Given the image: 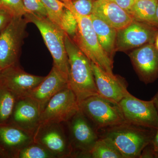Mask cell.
<instances>
[{
  "label": "cell",
  "mask_w": 158,
  "mask_h": 158,
  "mask_svg": "<svg viewBox=\"0 0 158 158\" xmlns=\"http://www.w3.org/2000/svg\"><path fill=\"white\" fill-rule=\"evenodd\" d=\"M65 44L69 65V87L79 104L89 97L98 95L91 61L65 33Z\"/></svg>",
  "instance_id": "1"
},
{
  "label": "cell",
  "mask_w": 158,
  "mask_h": 158,
  "mask_svg": "<svg viewBox=\"0 0 158 158\" xmlns=\"http://www.w3.org/2000/svg\"><path fill=\"white\" fill-rule=\"evenodd\" d=\"M99 131H102L98 133L99 137L112 141L123 158H140L144 148L152 142L156 129L125 122Z\"/></svg>",
  "instance_id": "2"
},
{
  "label": "cell",
  "mask_w": 158,
  "mask_h": 158,
  "mask_svg": "<svg viewBox=\"0 0 158 158\" xmlns=\"http://www.w3.org/2000/svg\"><path fill=\"white\" fill-rule=\"evenodd\" d=\"M24 17L28 23H33L37 27L53 59V66L68 80L69 65L65 47V32L48 17L30 13H27Z\"/></svg>",
  "instance_id": "3"
},
{
  "label": "cell",
  "mask_w": 158,
  "mask_h": 158,
  "mask_svg": "<svg viewBox=\"0 0 158 158\" xmlns=\"http://www.w3.org/2000/svg\"><path fill=\"white\" fill-rule=\"evenodd\" d=\"M68 9L73 13L78 23L76 35L71 39L91 62L108 73L113 74V60L100 44L90 16H82L73 9Z\"/></svg>",
  "instance_id": "4"
},
{
  "label": "cell",
  "mask_w": 158,
  "mask_h": 158,
  "mask_svg": "<svg viewBox=\"0 0 158 158\" xmlns=\"http://www.w3.org/2000/svg\"><path fill=\"white\" fill-rule=\"evenodd\" d=\"M80 109L98 131L125 122L118 105L99 95H94L79 103Z\"/></svg>",
  "instance_id": "5"
},
{
  "label": "cell",
  "mask_w": 158,
  "mask_h": 158,
  "mask_svg": "<svg viewBox=\"0 0 158 158\" xmlns=\"http://www.w3.org/2000/svg\"><path fill=\"white\" fill-rule=\"evenodd\" d=\"M27 23L24 16H14L0 34V69L18 64Z\"/></svg>",
  "instance_id": "6"
},
{
  "label": "cell",
  "mask_w": 158,
  "mask_h": 158,
  "mask_svg": "<svg viewBox=\"0 0 158 158\" xmlns=\"http://www.w3.org/2000/svg\"><path fill=\"white\" fill-rule=\"evenodd\" d=\"M79 110L77 97L68 86L50 100L40 114L39 126L67 122Z\"/></svg>",
  "instance_id": "7"
},
{
  "label": "cell",
  "mask_w": 158,
  "mask_h": 158,
  "mask_svg": "<svg viewBox=\"0 0 158 158\" xmlns=\"http://www.w3.org/2000/svg\"><path fill=\"white\" fill-rule=\"evenodd\" d=\"M67 122L73 156L78 154L79 156L89 157L90 151L99 138L97 130L80 109Z\"/></svg>",
  "instance_id": "8"
},
{
  "label": "cell",
  "mask_w": 158,
  "mask_h": 158,
  "mask_svg": "<svg viewBox=\"0 0 158 158\" xmlns=\"http://www.w3.org/2000/svg\"><path fill=\"white\" fill-rule=\"evenodd\" d=\"M117 105L126 122L149 128H157L158 114L152 99L142 100L129 93Z\"/></svg>",
  "instance_id": "9"
},
{
  "label": "cell",
  "mask_w": 158,
  "mask_h": 158,
  "mask_svg": "<svg viewBox=\"0 0 158 158\" xmlns=\"http://www.w3.org/2000/svg\"><path fill=\"white\" fill-rule=\"evenodd\" d=\"M158 27L134 19L124 28L117 31L116 52H127L148 44H154Z\"/></svg>",
  "instance_id": "10"
},
{
  "label": "cell",
  "mask_w": 158,
  "mask_h": 158,
  "mask_svg": "<svg viewBox=\"0 0 158 158\" xmlns=\"http://www.w3.org/2000/svg\"><path fill=\"white\" fill-rule=\"evenodd\" d=\"M61 123H49L39 126L34 135V142L41 144L56 158L73 156L69 141Z\"/></svg>",
  "instance_id": "11"
},
{
  "label": "cell",
  "mask_w": 158,
  "mask_h": 158,
  "mask_svg": "<svg viewBox=\"0 0 158 158\" xmlns=\"http://www.w3.org/2000/svg\"><path fill=\"white\" fill-rule=\"evenodd\" d=\"M44 78L27 73L18 64L2 69L0 73V81L17 100L28 97Z\"/></svg>",
  "instance_id": "12"
},
{
  "label": "cell",
  "mask_w": 158,
  "mask_h": 158,
  "mask_svg": "<svg viewBox=\"0 0 158 158\" xmlns=\"http://www.w3.org/2000/svg\"><path fill=\"white\" fill-rule=\"evenodd\" d=\"M129 56L141 81L151 84L158 78V50L154 44H148L135 49Z\"/></svg>",
  "instance_id": "13"
},
{
  "label": "cell",
  "mask_w": 158,
  "mask_h": 158,
  "mask_svg": "<svg viewBox=\"0 0 158 158\" xmlns=\"http://www.w3.org/2000/svg\"><path fill=\"white\" fill-rule=\"evenodd\" d=\"M91 65L99 96L117 104L129 93L123 78L108 73L93 62Z\"/></svg>",
  "instance_id": "14"
},
{
  "label": "cell",
  "mask_w": 158,
  "mask_h": 158,
  "mask_svg": "<svg viewBox=\"0 0 158 158\" xmlns=\"http://www.w3.org/2000/svg\"><path fill=\"white\" fill-rule=\"evenodd\" d=\"M41 112L39 106L29 97L18 99L9 123L34 136L39 127Z\"/></svg>",
  "instance_id": "15"
},
{
  "label": "cell",
  "mask_w": 158,
  "mask_h": 158,
  "mask_svg": "<svg viewBox=\"0 0 158 158\" xmlns=\"http://www.w3.org/2000/svg\"><path fill=\"white\" fill-rule=\"evenodd\" d=\"M68 86V79L53 65L48 74L28 97L37 104L42 112L50 100L55 94Z\"/></svg>",
  "instance_id": "16"
},
{
  "label": "cell",
  "mask_w": 158,
  "mask_h": 158,
  "mask_svg": "<svg viewBox=\"0 0 158 158\" xmlns=\"http://www.w3.org/2000/svg\"><path fill=\"white\" fill-rule=\"evenodd\" d=\"M92 14L117 31L124 28L134 20L128 12L111 0L94 1Z\"/></svg>",
  "instance_id": "17"
},
{
  "label": "cell",
  "mask_w": 158,
  "mask_h": 158,
  "mask_svg": "<svg viewBox=\"0 0 158 158\" xmlns=\"http://www.w3.org/2000/svg\"><path fill=\"white\" fill-rule=\"evenodd\" d=\"M34 141L33 135L13 125H0V145L9 157L14 158L19 151Z\"/></svg>",
  "instance_id": "18"
},
{
  "label": "cell",
  "mask_w": 158,
  "mask_h": 158,
  "mask_svg": "<svg viewBox=\"0 0 158 158\" xmlns=\"http://www.w3.org/2000/svg\"><path fill=\"white\" fill-rule=\"evenodd\" d=\"M90 16L100 44L110 59L113 60V56L116 52L117 30L108 25L93 14Z\"/></svg>",
  "instance_id": "19"
},
{
  "label": "cell",
  "mask_w": 158,
  "mask_h": 158,
  "mask_svg": "<svg viewBox=\"0 0 158 158\" xmlns=\"http://www.w3.org/2000/svg\"><path fill=\"white\" fill-rule=\"evenodd\" d=\"M158 0H135L130 12L133 19L158 27L156 11Z\"/></svg>",
  "instance_id": "20"
},
{
  "label": "cell",
  "mask_w": 158,
  "mask_h": 158,
  "mask_svg": "<svg viewBox=\"0 0 158 158\" xmlns=\"http://www.w3.org/2000/svg\"><path fill=\"white\" fill-rule=\"evenodd\" d=\"M17 98L0 81V125L9 123Z\"/></svg>",
  "instance_id": "21"
},
{
  "label": "cell",
  "mask_w": 158,
  "mask_h": 158,
  "mask_svg": "<svg viewBox=\"0 0 158 158\" xmlns=\"http://www.w3.org/2000/svg\"><path fill=\"white\" fill-rule=\"evenodd\" d=\"M89 158H123L114 144L109 139L99 137L90 151Z\"/></svg>",
  "instance_id": "22"
},
{
  "label": "cell",
  "mask_w": 158,
  "mask_h": 158,
  "mask_svg": "<svg viewBox=\"0 0 158 158\" xmlns=\"http://www.w3.org/2000/svg\"><path fill=\"white\" fill-rule=\"evenodd\" d=\"M16 158H54L53 154L41 144L34 141L19 151Z\"/></svg>",
  "instance_id": "23"
},
{
  "label": "cell",
  "mask_w": 158,
  "mask_h": 158,
  "mask_svg": "<svg viewBox=\"0 0 158 158\" xmlns=\"http://www.w3.org/2000/svg\"><path fill=\"white\" fill-rule=\"evenodd\" d=\"M60 27L71 39L75 37L77 31V21L72 11L65 7L61 16Z\"/></svg>",
  "instance_id": "24"
},
{
  "label": "cell",
  "mask_w": 158,
  "mask_h": 158,
  "mask_svg": "<svg viewBox=\"0 0 158 158\" xmlns=\"http://www.w3.org/2000/svg\"><path fill=\"white\" fill-rule=\"evenodd\" d=\"M48 18L60 27L61 16L65 8L64 3L59 0H41Z\"/></svg>",
  "instance_id": "25"
},
{
  "label": "cell",
  "mask_w": 158,
  "mask_h": 158,
  "mask_svg": "<svg viewBox=\"0 0 158 158\" xmlns=\"http://www.w3.org/2000/svg\"><path fill=\"white\" fill-rule=\"evenodd\" d=\"M62 2L65 8L73 9L82 16H90L92 14L94 3L92 0H66Z\"/></svg>",
  "instance_id": "26"
},
{
  "label": "cell",
  "mask_w": 158,
  "mask_h": 158,
  "mask_svg": "<svg viewBox=\"0 0 158 158\" xmlns=\"http://www.w3.org/2000/svg\"><path fill=\"white\" fill-rule=\"evenodd\" d=\"M0 8L9 11L14 16H24L27 13L22 0H0Z\"/></svg>",
  "instance_id": "27"
},
{
  "label": "cell",
  "mask_w": 158,
  "mask_h": 158,
  "mask_svg": "<svg viewBox=\"0 0 158 158\" xmlns=\"http://www.w3.org/2000/svg\"><path fill=\"white\" fill-rule=\"evenodd\" d=\"M27 13L41 16L48 17L47 12L41 0H22Z\"/></svg>",
  "instance_id": "28"
},
{
  "label": "cell",
  "mask_w": 158,
  "mask_h": 158,
  "mask_svg": "<svg viewBox=\"0 0 158 158\" xmlns=\"http://www.w3.org/2000/svg\"><path fill=\"white\" fill-rule=\"evenodd\" d=\"M13 17L14 16L9 11L0 8V34L11 22Z\"/></svg>",
  "instance_id": "29"
},
{
  "label": "cell",
  "mask_w": 158,
  "mask_h": 158,
  "mask_svg": "<svg viewBox=\"0 0 158 158\" xmlns=\"http://www.w3.org/2000/svg\"><path fill=\"white\" fill-rule=\"evenodd\" d=\"M119 7L130 13L135 0H111Z\"/></svg>",
  "instance_id": "30"
},
{
  "label": "cell",
  "mask_w": 158,
  "mask_h": 158,
  "mask_svg": "<svg viewBox=\"0 0 158 158\" xmlns=\"http://www.w3.org/2000/svg\"><path fill=\"white\" fill-rule=\"evenodd\" d=\"M156 158V153L151 143L147 145L141 152L140 158Z\"/></svg>",
  "instance_id": "31"
},
{
  "label": "cell",
  "mask_w": 158,
  "mask_h": 158,
  "mask_svg": "<svg viewBox=\"0 0 158 158\" xmlns=\"http://www.w3.org/2000/svg\"><path fill=\"white\" fill-rule=\"evenodd\" d=\"M154 150L156 153V158H158V125L155 135L152 142Z\"/></svg>",
  "instance_id": "32"
},
{
  "label": "cell",
  "mask_w": 158,
  "mask_h": 158,
  "mask_svg": "<svg viewBox=\"0 0 158 158\" xmlns=\"http://www.w3.org/2000/svg\"><path fill=\"white\" fill-rule=\"evenodd\" d=\"M152 99L153 102L154 104L155 105V106L158 114V91Z\"/></svg>",
  "instance_id": "33"
},
{
  "label": "cell",
  "mask_w": 158,
  "mask_h": 158,
  "mask_svg": "<svg viewBox=\"0 0 158 158\" xmlns=\"http://www.w3.org/2000/svg\"><path fill=\"white\" fill-rule=\"evenodd\" d=\"M0 157L8 158L9 156L6 150L0 145Z\"/></svg>",
  "instance_id": "34"
},
{
  "label": "cell",
  "mask_w": 158,
  "mask_h": 158,
  "mask_svg": "<svg viewBox=\"0 0 158 158\" xmlns=\"http://www.w3.org/2000/svg\"><path fill=\"white\" fill-rule=\"evenodd\" d=\"M154 44L156 48L158 50V34L157 35L156 37L155 41L154 42Z\"/></svg>",
  "instance_id": "35"
},
{
  "label": "cell",
  "mask_w": 158,
  "mask_h": 158,
  "mask_svg": "<svg viewBox=\"0 0 158 158\" xmlns=\"http://www.w3.org/2000/svg\"><path fill=\"white\" fill-rule=\"evenodd\" d=\"M156 18L158 23V2L157 6L156 11Z\"/></svg>",
  "instance_id": "36"
},
{
  "label": "cell",
  "mask_w": 158,
  "mask_h": 158,
  "mask_svg": "<svg viewBox=\"0 0 158 158\" xmlns=\"http://www.w3.org/2000/svg\"><path fill=\"white\" fill-rule=\"evenodd\" d=\"M59 1H61V2H63V1H66V0H59Z\"/></svg>",
  "instance_id": "37"
},
{
  "label": "cell",
  "mask_w": 158,
  "mask_h": 158,
  "mask_svg": "<svg viewBox=\"0 0 158 158\" xmlns=\"http://www.w3.org/2000/svg\"><path fill=\"white\" fill-rule=\"evenodd\" d=\"M2 69H0V73H1V71H2Z\"/></svg>",
  "instance_id": "38"
},
{
  "label": "cell",
  "mask_w": 158,
  "mask_h": 158,
  "mask_svg": "<svg viewBox=\"0 0 158 158\" xmlns=\"http://www.w3.org/2000/svg\"><path fill=\"white\" fill-rule=\"evenodd\" d=\"M92 1H96V0H92Z\"/></svg>",
  "instance_id": "39"
}]
</instances>
